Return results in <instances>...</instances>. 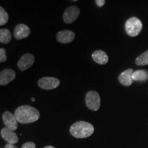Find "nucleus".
<instances>
[{
	"label": "nucleus",
	"instance_id": "nucleus-21",
	"mask_svg": "<svg viewBox=\"0 0 148 148\" xmlns=\"http://www.w3.org/2000/svg\"><path fill=\"white\" fill-rule=\"evenodd\" d=\"M105 1L106 0H95L96 4L98 7H102L105 4Z\"/></svg>",
	"mask_w": 148,
	"mask_h": 148
},
{
	"label": "nucleus",
	"instance_id": "nucleus-5",
	"mask_svg": "<svg viewBox=\"0 0 148 148\" xmlns=\"http://www.w3.org/2000/svg\"><path fill=\"white\" fill-rule=\"evenodd\" d=\"M38 85L42 89L52 90L60 85V80L53 77H44L38 80Z\"/></svg>",
	"mask_w": 148,
	"mask_h": 148
},
{
	"label": "nucleus",
	"instance_id": "nucleus-7",
	"mask_svg": "<svg viewBox=\"0 0 148 148\" xmlns=\"http://www.w3.org/2000/svg\"><path fill=\"white\" fill-rule=\"evenodd\" d=\"M35 61L34 56L32 53H25L23 55L18 62V67L21 71H25L33 65Z\"/></svg>",
	"mask_w": 148,
	"mask_h": 148
},
{
	"label": "nucleus",
	"instance_id": "nucleus-2",
	"mask_svg": "<svg viewBox=\"0 0 148 148\" xmlns=\"http://www.w3.org/2000/svg\"><path fill=\"white\" fill-rule=\"evenodd\" d=\"M94 132L93 125L86 121H80L74 123L70 127V133L75 138H87Z\"/></svg>",
	"mask_w": 148,
	"mask_h": 148
},
{
	"label": "nucleus",
	"instance_id": "nucleus-20",
	"mask_svg": "<svg viewBox=\"0 0 148 148\" xmlns=\"http://www.w3.org/2000/svg\"><path fill=\"white\" fill-rule=\"evenodd\" d=\"M21 148H36V145L33 142H27L22 145Z\"/></svg>",
	"mask_w": 148,
	"mask_h": 148
},
{
	"label": "nucleus",
	"instance_id": "nucleus-17",
	"mask_svg": "<svg viewBox=\"0 0 148 148\" xmlns=\"http://www.w3.org/2000/svg\"><path fill=\"white\" fill-rule=\"evenodd\" d=\"M135 64L138 66H144L148 64V50L141 53L136 58Z\"/></svg>",
	"mask_w": 148,
	"mask_h": 148
},
{
	"label": "nucleus",
	"instance_id": "nucleus-22",
	"mask_svg": "<svg viewBox=\"0 0 148 148\" xmlns=\"http://www.w3.org/2000/svg\"><path fill=\"white\" fill-rule=\"evenodd\" d=\"M5 148H18V147H16V146H14V144L8 143V144H6V145H5Z\"/></svg>",
	"mask_w": 148,
	"mask_h": 148
},
{
	"label": "nucleus",
	"instance_id": "nucleus-13",
	"mask_svg": "<svg viewBox=\"0 0 148 148\" xmlns=\"http://www.w3.org/2000/svg\"><path fill=\"white\" fill-rule=\"evenodd\" d=\"M132 69H128L125 70L120 74L119 76V81L122 85L125 86H129L132 84Z\"/></svg>",
	"mask_w": 148,
	"mask_h": 148
},
{
	"label": "nucleus",
	"instance_id": "nucleus-16",
	"mask_svg": "<svg viewBox=\"0 0 148 148\" xmlns=\"http://www.w3.org/2000/svg\"><path fill=\"white\" fill-rule=\"evenodd\" d=\"M12 38V34L10 30L8 29H0V42L1 43L7 44L10 42Z\"/></svg>",
	"mask_w": 148,
	"mask_h": 148
},
{
	"label": "nucleus",
	"instance_id": "nucleus-10",
	"mask_svg": "<svg viewBox=\"0 0 148 148\" xmlns=\"http://www.w3.org/2000/svg\"><path fill=\"white\" fill-rule=\"evenodd\" d=\"M16 74L14 70L11 69H5L0 73V84L5 86L14 80Z\"/></svg>",
	"mask_w": 148,
	"mask_h": 148
},
{
	"label": "nucleus",
	"instance_id": "nucleus-14",
	"mask_svg": "<svg viewBox=\"0 0 148 148\" xmlns=\"http://www.w3.org/2000/svg\"><path fill=\"white\" fill-rule=\"evenodd\" d=\"M92 58L96 63L105 64L108 62V56L102 50H96L92 53Z\"/></svg>",
	"mask_w": 148,
	"mask_h": 148
},
{
	"label": "nucleus",
	"instance_id": "nucleus-9",
	"mask_svg": "<svg viewBox=\"0 0 148 148\" xmlns=\"http://www.w3.org/2000/svg\"><path fill=\"white\" fill-rule=\"evenodd\" d=\"M30 29L25 24H18L14 29V36L16 39L21 40L28 37L30 34Z\"/></svg>",
	"mask_w": 148,
	"mask_h": 148
},
{
	"label": "nucleus",
	"instance_id": "nucleus-19",
	"mask_svg": "<svg viewBox=\"0 0 148 148\" xmlns=\"http://www.w3.org/2000/svg\"><path fill=\"white\" fill-rule=\"evenodd\" d=\"M6 60V51H5L4 48H1V49H0V62H4Z\"/></svg>",
	"mask_w": 148,
	"mask_h": 148
},
{
	"label": "nucleus",
	"instance_id": "nucleus-4",
	"mask_svg": "<svg viewBox=\"0 0 148 148\" xmlns=\"http://www.w3.org/2000/svg\"><path fill=\"white\" fill-rule=\"evenodd\" d=\"M85 103L90 110L94 111L99 110L101 105L100 96L99 93L95 90L88 91L85 97Z\"/></svg>",
	"mask_w": 148,
	"mask_h": 148
},
{
	"label": "nucleus",
	"instance_id": "nucleus-23",
	"mask_svg": "<svg viewBox=\"0 0 148 148\" xmlns=\"http://www.w3.org/2000/svg\"><path fill=\"white\" fill-rule=\"evenodd\" d=\"M44 148H55L54 147H53V146H50V145H49V146H46V147H45Z\"/></svg>",
	"mask_w": 148,
	"mask_h": 148
},
{
	"label": "nucleus",
	"instance_id": "nucleus-15",
	"mask_svg": "<svg viewBox=\"0 0 148 148\" xmlns=\"http://www.w3.org/2000/svg\"><path fill=\"white\" fill-rule=\"evenodd\" d=\"M132 80L146 81L148 79V73L145 70H137L133 72Z\"/></svg>",
	"mask_w": 148,
	"mask_h": 148
},
{
	"label": "nucleus",
	"instance_id": "nucleus-12",
	"mask_svg": "<svg viewBox=\"0 0 148 148\" xmlns=\"http://www.w3.org/2000/svg\"><path fill=\"white\" fill-rule=\"evenodd\" d=\"M1 135L2 138L5 141L8 142V143L14 144L18 142V136L13 130L8 129V127H5L1 129Z\"/></svg>",
	"mask_w": 148,
	"mask_h": 148
},
{
	"label": "nucleus",
	"instance_id": "nucleus-1",
	"mask_svg": "<svg viewBox=\"0 0 148 148\" xmlns=\"http://www.w3.org/2000/svg\"><path fill=\"white\" fill-rule=\"evenodd\" d=\"M14 114L17 121L23 124L36 121L40 117L39 111L34 107L27 105L18 107Z\"/></svg>",
	"mask_w": 148,
	"mask_h": 148
},
{
	"label": "nucleus",
	"instance_id": "nucleus-24",
	"mask_svg": "<svg viewBox=\"0 0 148 148\" xmlns=\"http://www.w3.org/2000/svg\"><path fill=\"white\" fill-rule=\"evenodd\" d=\"M32 99V101H35V99H34V97H32V99Z\"/></svg>",
	"mask_w": 148,
	"mask_h": 148
},
{
	"label": "nucleus",
	"instance_id": "nucleus-25",
	"mask_svg": "<svg viewBox=\"0 0 148 148\" xmlns=\"http://www.w3.org/2000/svg\"><path fill=\"white\" fill-rule=\"evenodd\" d=\"M74 1H77V0H74Z\"/></svg>",
	"mask_w": 148,
	"mask_h": 148
},
{
	"label": "nucleus",
	"instance_id": "nucleus-6",
	"mask_svg": "<svg viewBox=\"0 0 148 148\" xmlns=\"http://www.w3.org/2000/svg\"><path fill=\"white\" fill-rule=\"evenodd\" d=\"M79 12H80V10L77 6L71 5V6L68 7L64 10L63 16H62L64 23L68 24L73 23L78 17Z\"/></svg>",
	"mask_w": 148,
	"mask_h": 148
},
{
	"label": "nucleus",
	"instance_id": "nucleus-11",
	"mask_svg": "<svg viewBox=\"0 0 148 148\" xmlns=\"http://www.w3.org/2000/svg\"><path fill=\"white\" fill-rule=\"evenodd\" d=\"M75 38V34L71 30L60 31L56 36V39L60 43L67 44L73 41Z\"/></svg>",
	"mask_w": 148,
	"mask_h": 148
},
{
	"label": "nucleus",
	"instance_id": "nucleus-18",
	"mask_svg": "<svg viewBox=\"0 0 148 148\" xmlns=\"http://www.w3.org/2000/svg\"><path fill=\"white\" fill-rule=\"evenodd\" d=\"M9 16L2 7H0V25H5L8 21Z\"/></svg>",
	"mask_w": 148,
	"mask_h": 148
},
{
	"label": "nucleus",
	"instance_id": "nucleus-3",
	"mask_svg": "<svg viewBox=\"0 0 148 148\" xmlns=\"http://www.w3.org/2000/svg\"><path fill=\"white\" fill-rule=\"evenodd\" d=\"M125 28L127 34L130 36H136L143 28V24L139 18L137 17H131L128 18L125 22Z\"/></svg>",
	"mask_w": 148,
	"mask_h": 148
},
{
	"label": "nucleus",
	"instance_id": "nucleus-8",
	"mask_svg": "<svg viewBox=\"0 0 148 148\" xmlns=\"http://www.w3.org/2000/svg\"><path fill=\"white\" fill-rule=\"evenodd\" d=\"M2 119L5 127H8V129L13 131L17 129V120H16L14 114H12L10 112L5 111L2 115Z\"/></svg>",
	"mask_w": 148,
	"mask_h": 148
}]
</instances>
